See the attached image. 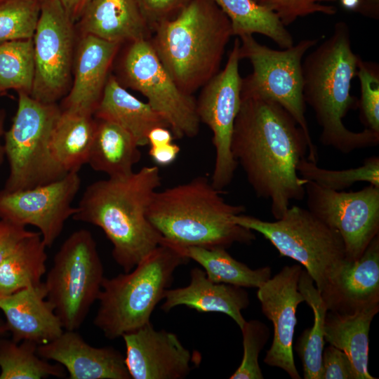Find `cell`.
I'll list each match as a JSON object with an SVG mask.
<instances>
[{"label":"cell","instance_id":"cell-1","mask_svg":"<svg viewBox=\"0 0 379 379\" xmlns=\"http://www.w3.org/2000/svg\"><path fill=\"white\" fill-rule=\"evenodd\" d=\"M234 121L231 151L256 196L271 201V212L279 219L291 200L305 197L306 180L297 166L305 157L308 142L292 116L265 98L241 96Z\"/></svg>","mask_w":379,"mask_h":379},{"label":"cell","instance_id":"cell-2","mask_svg":"<svg viewBox=\"0 0 379 379\" xmlns=\"http://www.w3.org/2000/svg\"><path fill=\"white\" fill-rule=\"evenodd\" d=\"M161 181L157 166L108 177L89 185L76 207L72 218L103 231L112 244L114 261L124 272L132 270L163 241L147 215Z\"/></svg>","mask_w":379,"mask_h":379},{"label":"cell","instance_id":"cell-3","mask_svg":"<svg viewBox=\"0 0 379 379\" xmlns=\"http://www.w3.org/2000/svg\"><path fill=\"white\" fill-rule=\"evenodd\" d=\"M350 36L345 22L336 23L332 34L302 62L303 96L321 127L319 140L344 154L379 143V133L352 131L343 124L349 111L358 106L350 89L359 56L352 49Z\"/></svg>","mask_w":379,"mask_h":379},{"label":"cell","instance_id":"cell-4","mask_svg":"<svg viewBox=\"0 0 379 379\" xmlns=\"http://www.w3.org/2000/svg\"><path fill=\"white\" fill-rule=\"evenodd\" d=\"M222 191L205 176L162 191H156L147 209V218L163 238L178 246L230 247L251 244L252 230L232 218L245 211L243 205L228 204Z\"/></svg>","mask_w":379,"mask_h":379},{"label":"cell","instance_id":"cell-5","mask_svg":"<svg viewBox=\"0 0 379 379\" xmlns=\"http://www.w3.org/2000/svg\"><path fill=\"white\" fill-rule=\"evenodd\" d=\"M232 36L229 18L213 0H192L159 25L149 41L178 87L192 95L219 72Z\"/></svg>","mask_w":379,"mask_h":379},{"label":"cell","instance_id":"cell-6","mask_svg":"<svg viewBox=\"0 0 379 379\" xmlns=\"http://www.w3.org/2000/svg\"><path fill=\"white\" fill-rule=\"evenodd\" d=\"M188 260L162 241L130 272L105 277L94 325L113 340L151 322V315L164 299L175 271Z\"/></svg>","mask_w":379,"mask_h":379},{"label":"cell","instance_id":"cell-7","mask_svg":"<svg viewBox=\"0 0 379 379\" xmlns=\"http://www.w3.org/2000/svg\"><path fill=\"white\" fill-rule=\"evenodd\" d=\"M233 221L261 234L280 255L296 260L312 278L319 292L346 259L345 248L339 232L308 209L289 206L274 222L239 214Z\"/></svg>","mask_w":379,"mask_h":379},{"label":"cell","instance_id":"cell-8","mask_svg":"<svg viewBox=\"0 0 379 379\" xmlns=\"http://www.w3.org/2000/svg\"><path fill=\"white\" fill-rule=\"evenodd\" d=\"M60 112L57 103L43 102L18 93L15 115L10 129L4 133L5 157L10 166L4 190L34 188L67 173L50 149L51 132Z\"/></svg>","mask_w":379,"mask_h":379},{"label":"cell","instance_id":"cell-9","mask_svg":"<svg viewBox=\"0 0 379 379\" xmlns=\"http://www.w3.org/2000/svg\"><path fill=\"white\" fill-rule=\"evenodd\" d=\"M241 59L250 61L253 72L242 79L241 96H253L272 100L286 109L302 130L308 142L307 159L318 161L305 117L302 61L318 40L303 39L281 51L258 43L252 34L239 36Z\"/></svg>","mask_w":379,"mask_h":379},{"label":"cell","instance_id":"cell-10","mask_svg":"<svg viewBox=\"0 0 379 379\" xmlns=\"http://www.w3.org/2000/svg\"><path fill=\"white\" fill-rule=\"evenodd\" d=\"M104 278L92 234L85 229L72 233L56 253L44 282L46 298L65 330L81 326L98 300Z\"/></svg>","mask_w":379,"mask_h":379},{"label":"cell","instance_id":"cell-11","mask_svg":"<svg viewBox=\"0 0 379 379\" xmlns=\"http://www.w3.org/2000/svg\"><path fill=\"white\" fill-rule=\"evenodd\" d=\"M112 67L122 86L137 91L147 99V102L164 119L174 138L197 135L200 121L196 100L178 87L149 40L122 45Z\"/></svg>","mask_w":379,"mask_h":379},{"label":"cell","instance_id":"cell-12","mask_svg":"<svg viewBox=\"0 0 379 379\" xmlns=\"http://www.w3.org/2000/svg\"><path fill=\"white\" fill-rule=\"evenodd\" d=\"M74 22L59 0H44L34 32V77L30 96L57 103L68 93L77 43Z\"/></svg>","mask_w":379,"mask_h":379},{"label":"cell","instance_id":"cell-13","mask_svg":"<svg viewBox=\"0 0 379 379\" xmlns=\"http://www.w3.org/2000/svg\"><path fill=\"white\" fill-rule=\"evenodd\" d=\"M239 47L240 41L237 37L225 68L203 86L196 100L199 121L206 124L213 133L215 159L211 182L222 192L231 183L238 166L232 154L231 141L241 102Z\"/></svg>","mask_w":379,"mask_h":379},{"label":"cell","instance_id":"cell-14","mask_svg":"<svg viewBox=\"0 0 379 379\" xmlns=\"http://www.w3.org/2000/svg\"><path fill=\"white\" fill-rule=\"evenodd\" d=\"M307 209L340 234L346 259L354 260L379 234V187L335 191L306 180Z\"/></svg>","mask_w":379,"mask_h":379},{"label":"cell","instance_id":"cell-15","mask_svg":"<svg viewBox=\"0 0 379 379\" xmlns=\"http://www.w3.org/2000/svg\"><path fill=\"white\" fill-rule=\"evenodd\" d=\"M80 186L78 172H69L59 180L34 188L0 190V218L37 227L46 247H51L77 211L72 204Z\"/></svg>","mask_w":379,"mask_h":379},{"label":"cell","instance_id":"cell-16","mask_svg":"<svg viewBox=\"0 0 379 379\" xmlns=\"http://www.w3.org/2000/svg\"><path fill=\"white\" fill-rule=\"evenodd\" d=\"M302 270L298 264L285 266L257 291L262 312L274 328L272 343L263 361L270 366L281 368L292 379L301 378L294 361L293 343L297 307L305 302L298 289Z\"/></svg>","mask_w":379,"mask_h":379},{"label":"cell","instance_id":"cell-17","mask_svg":"<svg viewBox=\"0 0 379 379\" xmlns=\"http://www.w3.org/2000/svg\"><path fill=\"white\" fill-rule=\"evenodd\" d=\"M121 337L133 379H182L201 361L200 353L190 352L175 333L156 330L151 322Z\"/></svg>","mask_w":379,"mask_h":379},{"label":"cell","instance_id":"cell-18","mask_svg":"<svg viewBox=\"0 0 379 379\" xmlns=\"http://www.w3.org/2000/svg\"><path fill=\"white\" fill-rule=\"evenodd\" d=\"M77 37L72 81L60 107L93 115L122 45L92 35Z\"/></svg>","mask_w":379,"mask_h":379},{"label":"cell","instance_id":"cell-19","mask_svg":"<svg viewBox=\"0 0 379 379\" xmlns=\"http://www.w3.org/2000/svg\"><path fill=\"white\" fill-rule=\"evenodd\" d=\"M320 293L328 311L340 314L379 305V234L358 259H345Z\"/></svg>","mask_w":379,"mask_h":379},{"label":"cell","instance_id":"cell-20","mask_svg":"<svg viewBox=\"0 0 379 379\" xmlns=\"http://www.w3.org/2000/svg\"><path fill=\"white\" fill-rule=\"evenodd\" d=\"M37 354L61 364L70 379H131L125 357L112 347H95L76 331L65 330L52 341L39 345Z\"/></svg>","mask_w":379,"mask_h":379},{"label":"cell","instance_id":"cell-21","mask_svg":"<svg viewBox=\"0 0 379 379\" xmlns=\"http://www.w3.org/2000/svg\"><path fill=\"white\" fill-rule=\"evenodd\" d=\"M46 297L44 282L0 296V310L13 341L30 340L43 345L63 332L62 324Z\"/></svg>","mask_w":379,"mask_h":379},{"label":"cell","instance_id":"cell-22","mask_svg":"<svg viewBox=\"0 0 379 379\" xmlns=\"http://www.w3.org/2000/svg\"><path fill=\"white\" fill-rule=\"evenodd\" d=\"M74 26L77 36L92 35L121 45L152 36L136 0H92Z\"/></svg>","mask_w":379,"mask_h":379},{"label":"cell","instance_id":"cell-23","mask_svg":"<svg viewBox=\"0 0 379 379\" xmlns=\"http://www.w3.org/2000/svg\"><path fill=\"white\" fill-rule=\"evenodd\" d=\"M164 300L161 308L166 312L179 305L199 312H220L231 317L240 329L246 322L241 311L250 303L248 293L244 288L213 282L199 267L191 270L188 285L167 289Z\"/></svg>","mask_w":379,"mask_h":379},{"label":"cell","instance_id":"cell-24","mask_svg":"<svg viewBox=\"0 0 379 379\" xmlns=\"http://www.w3.org/2000/svg\"><path fill=\"white\" fill-rule=\"evenodd\" d=\"M93 116L97 119L113 122L127 131L139 147L148 145V133L154 128H168L161 115L147 102L128 92L113 74L107 79Z\"/></svg>","mask_w":379,"mask_h":379},{"label":"cell","instance_id":"cell-25","mask_svg":"<svg viewBox=\"0 0 379 379\" xmlns=\"http://www.w3.org/2000/svg\"><path fill=\"white\" fill-rule=\"evenodd\" d=\"M378 312L379 305H375L353 314L326 312L324 340L348 356L356 379L376 378L368 371V335L372 320Z\"/></svg>","mask_w":379,"mask_h":379},{"label":"cell","instance_id":"cell-26","mask_svg":"<svg viewBox=\"0 0 379 379\" xmlns=\"http://www.w3.org/2000/svg\"><path fill=\"white\" fill-rule=\"evenodd\" d=\"M96 126L92 114L61 109L51 132L50 149L67 173L78 172L88 164Z\"/></svg>","mask_w":379,"mask_h":379},{"label":"cell","instance_id":"cell-27","mask_svg":"<svg viewBox=\"0 0 379 379\" xmlns=\"http://www.w3.org/2000/svg\"><path fill=\"white\" fill-rule=\"evenodd\" d=\"M140 158L139 145L127 131L113 122L97 119L88 161L93 170L109 178L124 176L133 171Z\"/></svg>","mask_w":379,"mask_h":379},{"label":"cell","instance_id":"cell-28","mask_svg":"<svg viewBox=\"0 0 379 379\" xmlns=\"http://www.w3.org/2000/svg\"><path fill=\"white\" fill-rule=\"evenodd\" d=\"M172 246L182 255L200 265L207 277L215 283L258 288L272 277L271 267L251 269L234 259L224 248Z\"/></svg>","mask_w":379,"mask_h":379},{"label":"cell","instance_id":"cell-29","mask_svg":"<svg viewBox=\"0 0 379 379\" xmlns=\"http://www.w3.org/2000/svg\"><path fill=\"white\" fill-rule=\"evenodd\" d=\"M46 246L39 232L24 239L0 263V296L40 284L46 271Z\"/></svg>","mask_w":379,"mask_h":379},{"label":"cell","instance_id":"cell-30","mask_svg":"<svg viewBox=\"0 0 379 379\" xmlns=\"http://www.w3.org/2000/svg\"><path fill=\"white\" fill-rule=\"evenodd\" d=\"M229 18L233 35L260 34L285 49L293 39L277 15L254 0H213Z\"/></svg>","mask_w":379,"mask_h":379},{"label":"cell","instance_id":"cell-31","mask_svg":"<svg viewBox=\"0 0 379 379\" xmlns=\"http://www.w3.org/2000/svg\"><path fill=\"white\" fill-rule=\"evenodd\" d=\"M298 289L313 311L314 324L302 331L294 349L302 362L303 378L321 379L322 352L326 343L324 326L328 310L312 278L305 269L300 275Z\"/></svg>","mask_w":379,"mask_h":379},{"label":"cell","instance_id":"cell-32","mask_svg":"<svg viewBox=\"0 0 379 379\" xmlns=\"http://www.w3.org/2000/svg\"><path fill=\"white\" fill-rule=\"evenodd\" d=\"M38 345L0 338V379H40L65 376L61 364H51L37 354Z\"/></svg>","mask_w":379,"mask_h":379},{"label":"cell","instance_id":"cell-33","mask_svg":"<svg viewBox=\"0 0 379 379\" xmlns=\"http://www.w3.org/2000/svg\"><path fill=\"white\" fill-rule=\"evenodd\" d=\"M34 77L32 39L0 43V96L11 89L30 95Z\"/></svg>","mask_w":379,"mask_h":379},{"label":"cell","instance_id":"cell-34","mask_svg":"<svg viewBox=\"0 0 379 379\" xmlns=\"http://www.w3.org/2000/svg\"><path fill=\"white\" fill-rule=\"evenodd\" d=\"M297 171L302 179L335 191H343L357 182L379 187V157L376 156L366 159L359 167L345 170L323 168L305 157L298 162Z\"/></svg>","mask_w":379,"mask_h":379},{"label":"cell","instance_id":"cell-35","mask_svg":"<svg viewBox=\"0 0 379 379\" xmlns=\"http://www.w3.org/2000/svg\"><path fill=\"white\" fill-rule=\"evenodd\" d=\"M39 0L0 1V43L32 39L38 23Z\"/></svg>","mask_w":379,"mask_h":379},{"label":"cell","instance_id":"cell-36","mask_svg":"<svg viewBox=\"0 0 379 379\" xmlns=\"http://www.w3.org/2000/svg\"><path fill=\"white\" fill-rule=\"evenodd\" d=\"M241 331L243 337V357L240 365L230 378L262 379L264 376L258 357L269 338L268 327L259 320L252 319L246 321Z\"/></svg>","mask_w":379,"mask_h":379},{"label":"cell","instance_id":"cell-37","mask_svg":"<svg viewBox=\"0 0 379 379\" xmlns=\"http://www.w3.org/2000/svg\"><path fill=\"white\" fill-rule=\"evenodd\" d=\"M357 76L360 82L358 106L361 121L364 128L379 133V66L359 57Z\"/></svg>","mask_w":379,"mask_h":379},{"label":"cell","instance_id":"cell-38","mask_svg":"<svg viewBox=\"0 0 379 379\" xmlns=\"http://www.w3.org/2000/svg\"><path fill=\"white\" fill-rule=\"evenodd\" d=\"M335 0H258V3L274 12L286 27L298 18L314 13L335 14L334 6L321 4L322 1Z\"/></svg>","mask_w":379,"mask_h":379},{"label":"cell","instance_id":"cell-39","mask_svg":"<svg viewBox=\"0 0 379 379\" xmlns=\"http://www.w3.org/2000/svg\"><path fill=\"white\" fill-rule=\"evenodd\" d=\"M192 0H136L152 34L161 23L174 18Z\"/></svg>","mask_w":379,"mask_h":379},{"label":"cell","instance_id":"cell-40","mask_svg":"<svg viewBox=\"0 0 379 379\" xmlns=\"http://www.w3.org/2000/svg\"><path fill=\"white\" fill-rule=\"evenodd\" d=\"M321 379H356L348 356L331 345L323 350Z\"/></svg>","mask_w":379,"mask_h":379},{"label":"cell","instance_id":"cell-41","mask_svg":"<svg viewBox=\"0 0 379 379\" xmlns=\"http://www.w3.org/2000/svg\"><path fill=\"white\" fill-rule=\"evenodd\" d=\"M35 232L29 231L25 226L11 221L0 220V263L26 237Z\"/></svg>","mask_w":379,"mask_h":379},{"label":"cell","instance_id":"cell-42","mask_svg":"<svg viewBox=\"0 0 379 379\" xmlns=\"http://www.w3.org/2000/svg\"><path fill=\"white\" fill-rule=\"evenodd\" d=\"M180 151V147L173 142L150 147L149 154L154 162L159 166H167L172 164Z\"/></svg>","mask_w":379,"mask_h":379},{"label":"cell","instance_id":"cell-43","mask_svg":"<svg viewBox=\"0 0 379 379\" xmlns=\"http://www.w3.org/2000/svg\"><path fill=\"white\" fill-rule=\"evenodd\" d=\"M172 132L166 127H156L148 133V145L151 147L159 146L172 142L173 140Z\"/></svg>","mask_w":379,"mask_h":379},{"label":"cell","instance_id":"cell-44","mask_svg":"<svg viewBox=\"0 0 379 379\" xmlns=\"http://www.w3.org/2000/svg\"><path fill=\"white\" fill-rule=\"evenodd\" d=\"M65 11L75 22L81 15L87 5L92 0H59Z\"/></svg>","mask_w":379,"mask_h":379},{"label":"cell","instance_id":"cell-45","mask_svg":"<svg viewBox=\"0 0 379 379\" xmlns=\"http://www.w3.org/2000/svg\"><path fill=\"white\" fill-rule=\"evenodd\" d=\"M358 12L374 19H378L379 0H359Z\"/></svg>","mask_w":379,"mask_h":379},{"label":"cell","instance_id":"cell-46","mask_svg":"<svg viewBox=\"0 0 379 379\" xmlns=\"http://www.w3.org/2000/svg\"><path fill=\"white\" fill-rule=\"evenodd\" d=\"M4 115L3 114H0V140L1 137L3 135V125H4ZM5 157L4 147V145H1L0 141V166L3 164Z\"/></svg>","mask_w":379,"mask_h":379},{"label":"cell","instance_id":"cell-47","mask_svg":"<svg viewBox=\"0 0 379 379\" xmlns=\"http://www.w3.org/2000/svg\"><path fill=\"white\" fill-rule=\"evenodd\" d=\"M8 331L6 322L0 319V337L4 335Z\"/></svg>","mask_w":379,"mask_h":379},{"label":"cell","instance_id":"cell-48","mask_svg":"<svg viewBox=\"0 0 379 379\" xmlns=\"http://www.w3.org/2000/svg\"><path fill=\"white\" fill-rule=\"evenodd\" d=\"M4 1V0H0V1ZM39 1H40L41 2H42V1H44V0H39Z\"/></svg>","mask_w":379,"mask_h":379},{"label":"cell","instance_id":"cell-49","mask_svg":"<svg viewBox=\"0 0 379 379\" xmlns=\"http://www.w3.org/2000/svg\"><path fill=\"white\" fill-rule=\"evenodd\" d=\"M254 1H258V0H254Z\"/></svg>","mask_w":379,"mask_h":379}]
</instances>
